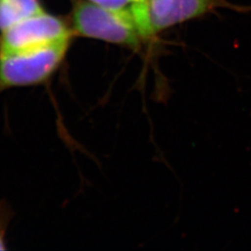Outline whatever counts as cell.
I'll return each mask as SVG.
<instances>
[{
  "instance_id": "5b68a950",
  "label": "cell",
  "mask_w": 251,
  "mask_h": 251,
  "mask_svg": "<svg viewBox=\"0 0 251 251\" xmlns=\"http://www.w3.org/2000/svg\"><path fill=\"white\" fill-rule=\"evenodd\" d=\"M43 12L39 0H0V32Z\"/></svg>"
},
{
  "instance_id": "ba28073f",
  "label": "cell",
  "mask_w": 251,
  "mask_h": 251,
  "mask_svg": "<svg viewBox=\"0 0 251 251\" xmlns=\"http://www.w3.org/2000/svg\"><path fill=\"white\" fill-rule=\"evenodd\" d=\"M131 7L142 8V9H150L149 0H130Z\"/></svg>"
},
{
  "instance_id": "8992f818",
  "label": "cell",
  "mask_w": 251,
  "mask_h": 251,
  "mask_svg": "<svg viewBox=\"0 0 251 251\" xmlns=\"http://www.w3.org/2000/svg\"><path fill=\"white\" fill-rule=\"evenodd\" d=\"M171 3L172 0H149L151 22L165 16L171 9Z\"/></svg>"
},
{
  "instance_id": "3957f363",
  "label": "cell",
  "mask_w": 251,
  "mask_h": 251,
  "mask_svg": "<svg viewBox=\"0 0 251 251\" xmlns=\"http://www.w3.org/2000/svg\"><path fill=\"white\" fill-rule=\"evenodd\" d=\"M0 52H11L72 40L75 33L59 17L47 12L25 19L0 32Z\"/></svg>"
},
{
  "instance_id": "6da1fadb",
  "label": "cell",
  "mask_w": 251,
  "mask_h": 251,
  "mask_svg": "<svg viewBox=\"0 0 251 251\" xmlns=\"http://www.w3.org/2000/svg\"><path fill=\"white\" fill-rule=\"evenodd\" d=\"M72 40L0 52V94L12 89L43 85L62 66Z\"/></svg>"
},
{
  "instance_id": "277c9868",
  "label": "cell",
  "mask_w": 251,
  "mask_h": 251,
  "mask_svg": "<svg viewBox=\"0 0 251 251\" xmlns=\"http://www.w3.org/2000/svg\"><path fill=\"white\" fill-rule=\"evenodd\" d=\"M219 0H172L171 9L162 18L151 22L152 34L193 19L198 18L215 9Z\"/></svg>"
},
{
  "instance_id": "52a82bcc",
  "label": "cell",
  "mask_w": 251,
  "mask_h": 251,
  "mask_svg": "<svg viewBox=\"0 0 251 251\" xmlns=\"http://www.w3.org/2000/svg\"><path fill=\"white\" fill-rule=\"evenodd\" d=\"M91 2L104 7L106 9H115V10H122L128 9L127 6L130 4V0H90Z\"/></svg>"
},
{
  "instance_id": "7a4b0ae2",
  "label": "cell",
  "mask_w": 251,
  "mask_h": 251,
  "mask_svg": "<svg viewBox=\"0 0 251 251\" xmlns=\"http://www.w3.org/2000/svg\"><path fill=\"white\" fill-rule=\"evenodd\" d=\"M73 31L75 35L110 44L138 49L144 38L128 9H106L90 0H79L74 8Z\"/></svg>"
}]
</instances>
